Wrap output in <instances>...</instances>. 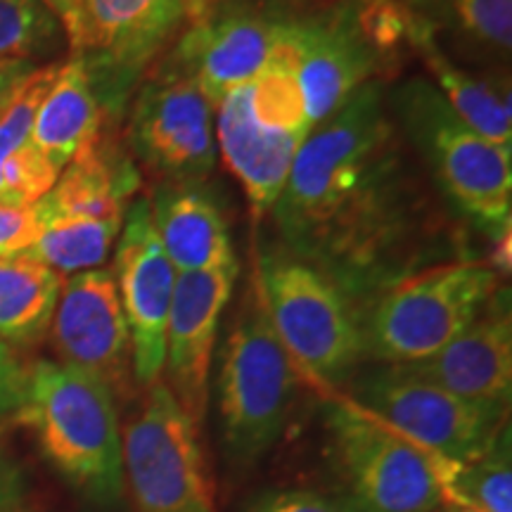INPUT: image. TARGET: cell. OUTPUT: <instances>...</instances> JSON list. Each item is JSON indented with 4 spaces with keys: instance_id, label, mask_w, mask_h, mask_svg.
I'll use <instances>...</instances> for the list:
<instances>
[{
    "instance_id": "obj_1",
    "label": "cell",
    "mask_w": 512,
    "mask_h": 512,
    "mask_svg": "<svg viewBox=\"0 0 512 512\" xmlns=\"http://www.w3.org/2000/svg\"><path fill=\"white\" fill-rule=\"evenodd\" d=\"M271 216L283 249L328 275L361 311L458 252L382 81L313 126Z\"/></svg>"
},
{
    "instance_id": "obj_2",
    "label": "cell",
    "mask_w": 512,
    "mask_h": 512,
    "mask_svg": "<svg viewBox=\"0 0 512 512\" xmlns=\"http://www.w3.org/2000/svg\"><path fill=\"white\" fill-rule=\"evenodd\" d=\"M15 418L83 501L102 512L121 508L126 486L117 399L98 377L60 361H38L27 370Z\"/></svg>"
},
{
    "instance_id": "obj_3",
    "label": "cell",
    "mask_w": 512,
    "mask_h": 512,
    "mask_svg": "<svg viewBox=\"0 0 512 512\" xmlns=\"http://www.w3.org/2000/svg\"><path fill=\"white\" fill-rule=\"evenodd\" d=\"M74 60L86 67L102 112L119 117L145 69L216 0H41Z\"/></svg>"
},
{
    "instance_id": "obj_4",
    "label": "cell",
    "mask_w": 512,
    "mask_h": 512,
    "mask_svg": "<svg viewBox=\"0 0 512 512\" xmlns=\"http://www.w3.org/2000/svg\"><path fill=\"white\" fill-rule=\"evenodd\" d=\"M299 373L275 335L252 280L230 325L219 375L221 441L228 463H259L283 439L299 396Z\"/></svg>"
},
{
    "instance_id": "obj_5",
    "label": "cell",
    "mask_w": 512,
    "mask_h": 512,
    "mask_svg": "<svg viewBox=\"0 0 512 512\" xmlns=\"http://www.w3.org/2000/svg\"><path fill=\"white\" fill-rule=\"evenodd\" d=\"M392 107L444 197L489 235H510L512 147L467 126L432 83L413 79Z\"/></svg>"
},
{
    "instance_id": "obj_6",
    "label": "cell",
    "mask_w": 512,
    "mask_h": 512,
    "mask_svg": "<svg viewBox=\"0 0 512 512\" xmlns=\"http://www.w3.org/2000/svg\"><path fill=\"white\" fill-rule=\"evenodd\" d=\"M501 278L491 261L456 259L399 280L363 311L366 358L411 366L434 356L482 316Z\"/></svg>"
},
{
    "instance_id": "obj_7",
    "label": "cell",
    "mask_w": 512,
    "mask_h": 512,
    "mask_svg": "<svg viewBox=\"0 0 512 512\" xmlns=\"http://www.w3.org/2000/svg\"><path fill=\"white\" fill-rule=\"evenodd\" d=\"M256 285L302 377L332 389L366 361L361 306L316 266L283 247L271 249L256 264Z\"/></svg>"
},
{
    "instance_id": "obj_8",
    "label": "cell",
    "mask_w": 512,
    "mask_h": 512,
    "mask_svg": "<svg viewBox=\"0 0 512 512\" xmlns=\"http://www.w3.org/2000/svg\"><path fill=\"white\" fill-rule=\"evenodd\" d=\"M325 460L344 512H434L441 491L432 453L370 418L344 394L325 401Z\"/></svg>"
},
{
    "instance_id": "obj_9",
    "label": "cell",
    "mask_w": 512,
    "mask_h": 512,
    "mask_svg": "<svg viewBox=\"0 0 512 512\" xmlns=\"http://www.w3.org/2000/svg\"><path fill=\"white\" fill-rule=\"evenodd\" d=\"M121 465L133 512H216L200 427L164 380L145 389L143 403L126 422Z\"/></svg>"
},
{
    "instance_id": "obj_10",
    "label": "cell",
    "mask_w": 512,
    "mask_h": 512,
    "mask_svg": "<svg viewBox=\"0 0 512 512\" xmlns=\"http://www.w3.org/2000/svg\"><path fill=\"white\" fill-rule=\"evenodd\" d=\"M349 401L422 451L482 458L508 430V408L460 399L401 366H375L351 380Z\"/></svg>"
},
{
    "instance_id": "obj_11",
    "label": "cell",
    "mask_w": 512,
    "mask_h": 512,
    "mask_svg": "<svg viewBox=\"0 0 512 512\" xmlns=\"http://www.w3.org/2000/svg\"><path fill=\"white\" fill-rule=\"evenodd\" d=\"M126 143L157 185H202L216 164L214 107L174 62H159L140 81Z\"/></svg>"
},
{
    "instance_id": "obj_12",
    "label": "cell",
    "mask_w": 512,
    "mask_h": 512,
    "mask_svg": "<svg viewBox=\"0 0 512 512\" xmlns=\"http://www.w3.org/2000/svg\"><path fill=\"white\" fill-rule=\"evenodd\" d=\"M287 36L313 126L342 110L363 86L382 81L392 64L361 29L351 0L290 12Z\"/></svg>"
},
{
    "instance_id": "obj_13",
    "label": "cell",
    "mask_w": 512,
    "mask_h": 512,
    "mask_svg": "<svg viewBox=\"0 0 512 512\" xmlns=\"http://www.w3.org/2000/svg\"><path fill=\"white\" fill-rule=\"evenodd\" d=\"M112 275L131 335L133 377L138 389H147L164 373L166 325L178 280V271L157 238L150 197H133L128 204Z\"/></svg>"
},
{
    "instance_id": "obj_14",
    "label": "cell",
    "mask_w": 512,
    "mask_h": 512,
    "mask_svg": "<svg viewBox=\"0 0 512 512\" xmlns=\"http://www.w3.org/2000/svg\"><path fill=\"white\" fill-rule=\"evenodd\" d=\"M287 17L290 10L275 5L221 3L176 38L166 60L183 69L216 107L259 76L283 41Z\"/></svg>"
},
{
    "instance_id": "obj_15",
    "label": "cell",
    "mask_w": 512,
    "mask_h": 512,
    "mask_svg": "<svg viewBox=\"0 0 512 512\" xmlns=\"http://www.w3.org/2000/svg\"><path fill=\"white\" fill-rule=\"evenodd\" d=\"M48 332L60 363L98 377L114 399L136 394L131 335L112 271L93 268L62 280Z\"/></svg>"
},
{
    "instance_id": "obj_16",
    "label": "cell",
    "mask_w": 512,
    "mask_h": 512,
    "mask_svg": "<svg viewBox=\"0 0 512 512\" xmlns=\"http://www.w3.org/2000/svg\"><path fill=\"white\" fill-rule=\"evenodd\" d=\"M238 261L211 271L178 273L166 325V387L197 427L209 406V375L223 311L238 283Z\"/></svg>"
},
{
    "instance_id": "obj_17",
    "label": "cell",
    "mask_w": 512,
    "mask_h": 512,
    "mask_svg": "<svg viewBox=\"0 0 512 512\" xmlns=\"http://www.w3.org/2000/svg\"><path fill=\"white\" fill-rule=\"evenodd\" d=\"M460 399L510 406L512 394V318L508 290H498L470 328L411 366H401Z\"/></svg>"
},
{
    "instance_id": "obj_18",
    "label": "cell",
    "mask_w": 512,
    "mask_h": 512,
    "mask_svg": "<svg viewBox=\"0 0 512 512\" xmlns=\"http://www.w3.org/2000/svg\"><path fill=\"white\" fill-rule=\"evenodd\" d=\"M214 133L223 164L242 185L254 221H261L283 195L306 138L261 126L249 107V83L214 107Z\"/></svg>"
},
{
    "instance_id": "obj_19",
    "label": "cell",
    "mask_w": 512,
    "mask_h": 512,
    "mask_svg": "<svg viewBox=\"0 0 512 512\" xmlns=\"http://www.w3.org/2000/svg\"><path fill=\"white\" fill-rule=\"evenodd\" d=\"M152 223L178 273L235 264L228 221L202 185H157L150 197Z\"/></svg>"
},
{
    "instance_id": "obj_20",
    "label": "cell",
    "mask_w": 512,
    "mask_h": 512,
    "mask_svg": "<svg viewBox=\"0 0 512 512\" xmlns=\"http://www.w3.org/2000/svg\"><path fill=\"white\" fill-rule=\"evenodd\" d=\"M411 48L430 69L432 86L444 95L451 110L484 138L512 147V110L508 79H484L453 62L437 41V31L418 15L411 31Z\"/></svg>"
},
{
    "instance_id": "obj_21",
    "label": "cell",
    "mask_w": 512,
    "mask_h": 512,
    "mask_svg": "<svg viewBox=\"0 0 512 512\" xmlns=\"http://www.w3.org/2000/svg\"><path fill=\"white\" fill-rule=\"evenodd\" d=\"M102 126H105V112L93 91L86 67L74 57L62 62L60 74L36 114L31 145H36L62 174L72 159L98 143Z\"/></svg>"
},
{
    "instance_id": "obj_22",
    "label": "cell",
    "mask_w": 512,
    "mask_h": 512,
    "mask_svg": "<svg viewBox=\"0 0 512 512\" xmlns=\"http://www.w3.org/2000/svg\"><path fill=\"white\" fill-rule=\"evenodd\" d=\"M62 275L31 254L0 256V339L8 347H34L48 335Z\"/></svg>"
},
{
    "instance_id": "obj_23",
    "label": "cell",
    "mask_w": 512,
    "mask_h": 512,
    "mask_svg": "<svg viewBox=\"0 0 512 512\" xmlns=\"http://www.w3.org/2000/svg\"><path fill=\"white\" fill-rule=\"evenodd\" d=\"M432 475L437 479L441 501L465 505L479 512H512L510 430L482 458L453 460L432 453Z\"/></svg>"
},
{
    "instance_id": "obj_24",
    "label": "cell",
    "mask_w": 512,
    "mask_h": 512,
    "mask_svg": "<svg viewBox=\"0 0 512 512\" xmlns=\"http://www.w3.org/2000/svg\"><path fill=\"white\" fill-rule=\"evenodd\" d=\"M432 8L458 38L489 60H508L512 48V0H434Z\"/></svg>"
},
{
    "instance_id": "obj_25",
    "label": "cell",
    "mask_w": 512,
    "mask_h": 512,
    "mask_svg": "<svg viewBox=\"0 0 512 512\" xmlns=\"http://www.w3.org/2000/svg\"><path fill=\"white\" fill-rule=\"evenodd\" d=\"M62 38L41 0H0V60L31 62L53 53Z\"/></svg>"
},
{
    "instance_id": "obj_26",
    "label": "cell",
    "mask_w": 512,
    "mask_h": 512,
    "mask_svg": "<svg viewBox=\"0 0 512 512\" xmlns=\"http://www.w3.org/2000/svg\"><path fill=\"white\" fill-rule=\"evenodd\" d=\"M60 67L62 62H53L46 67L31 69L3 100V105H0V164L5 162L10 152L31 140L36 114L41 110L43 100L48 98L50 88L60 74Z\"/></svg>"
},
{
    "instance_id": "obj_27",
    "label": "cell",
    "mask_w": 512,
    "mask_h": 512,
    "mask_svg": "<svg viewBox=\"0 0 512 512\" xmlns=\"http://www.w3.org/2000/svg\"><path fill=\"white\" fill-rule=\"evenodd\" d=\"M60 171L36 145L17 147L0 164V204L29 209L53 190Z\"/></svg>"
},
{
    "instance_id": "obj_28",
    "label": "cell",
    "mask_w": 512,
    "mask_h": 512,
    "mask_svg": "<svg viewBox=\"0 0 512 512\" xmlns=\"http://www.w3.org/2000/svg\"><path fill=\"white\" fill-rule=\"evenodd\" d=\"M245 512H344L335 498L311 489H268L245 505Z\"/></svg>"
},
{
    "instance_id": "obj_29",
    "label": "cell",
    "mask_w": 512,
    "mask_h": 512,
    "mask_svg": "<svg viewBox=\"0 0 512 512\" xmlns=\"http://www.w3.org/2000/svg\"><path fill=\"white\" fill-rule=\"evenodd\" d=\"M41 233L34 209H17L0 204V256L24 254L34 247Z\"/></svg>"
},
{
    "instance_id": "obj_30",
    "label": "cell",
    "mask_w": 512,
    "mask_h": 512,
    "mask_svg": "<svg viewBox=\"0 0 512 512\" xmlns=\"http://www.w3.org/2000/svg\"><path fill=\"white\" fill-rule=\"evenodd\" d=\"M27 389V370L12 354V347L0 339V420L15 418L24 401Z\"/></svg>"
},
{
    "instance_id": "obj_31",
    "label": "cell",
    "mask_w": 512,
    "mask_h": 512,
    "mask_svg": "<svg viewBox=\"0 0 512 512\" xmlns=\"http://www.w3.org/2000/svg\"><path fill=\"white\" fill-rule=\"evenodd\" d=\"M22 503H29L27 475H24L22 467L0 448V505Z\"/></svg>"
},
{
    "instance_id": "obj_32",
    "label": "cell",
    "mask_w": 512,
    "mask_h": 512,
    "mask_svg": "<svg viewBox=\"0 0 512 512\" xmlns=\"http://www.w3.org/2000/svg\"><path fill=\"white\" fill-rule=\"evenodd\" d=\"M31 62H17V60H8L0 64V100L8 95L12 88L17 86L19 79H24L31 72Z\"/></svg>"
},
{
    "instance_id": "obj_33",
    "label": "cell",
    "mask_w": 512,
    "mask_h": 512,
    "mask_svg": "<svg viewBox=\"0 0 512 512\" xmlns=\"http://www.w3.org/2000/svg\"><path fill=\"white\" fill-rule=\"evenodd\" d=\"M342 3V0H287V10L290 12H306V10H320L328 5Z\"/></svg>"
},
{
    "instance_id": "obj_34",
    "label": "cell",
    "mask_w": 512,
    "mask_h": 512,
    "mask_svg": "<svg viewBox=\"0 0 512 512\" xmlns=\"http://www.w3.org/2000/svg\"><path fill=\"white\" fill-rule=\"evenodd\" d=\"M399 3L403 5V8L415 12V15H422L425 10H432L434 0H399Z\"/></svg>"
},
{
    "instance_id": "obj_35",
    "label": "cell",
    "mask_w": 512,
    "mask_h": 512,
    "mask_svg": "<svg viewBox=\"0 0 512 512\" xmlns=\"http://www.w3.org/2000/svg\"><path fill=\"white\" fill-rule=\"evenodd\" d=\"M221 3H254V5H275V8L287 10V0H216V5Z\"/></svg>"
},
{
    "instance_id": "obj_36",
    "label": "cell",
    "mask_w": 512,
    "mask_h": 512,
    "mask_svg": "<svg viewBox=\"0 0 512 512\" xmlns=\"http://www.w3.org/2000/svg\"><path fill=\"white\" fill-rule=\"evenodd\" d=\"M434 512H479L475 508H465V505H458V503H448V501H441L437 505V510Z\"/></svg>"
},
{
    "instance_id": "obj_37",
    "label": "cell",
    "mask_w": 512,
    "mask_h": 512,
    "mask_svg": "<svg viewBox=\"0 0 512 512\" xmlns=\"http://www.w3.org/2000/svg\"><path fill=\"white\" fill-rule=\"evenodd\" d=\"M0 512H31L29 503H22V505H0Z\"/></svg>"
},
{
    "instance_id": "obj_38",
    "label": "cell",
    "mask_w": 512,
    "mask_h": 512,
    "mask_svg": "<svg viewBox=\"0 0 512 512\" xmlns=\"http://www.w3.org/2000/svg\"><path fill=\"white\" fill-rule=\"evenodd\" d=\"M5 98H8V95H5ZM5 98H3V100H5ZM3 100H0V105H3Z\"/></svg>"
},
{
    "instance_id": "obj_39",
    "label": "cell",
    "mask_w": 512,
    "mask_h": 512,
    "mask_svg": "<svg viewBox=\"0 0 512 512\" xmlns=\"http://www.w3.org/2000/svg\"><path fill=\"white\" fill-rule=\"evenodd\" d=\"M3 62H8V60H0V64H3Z\"/></svg>"
}]
</instances>
